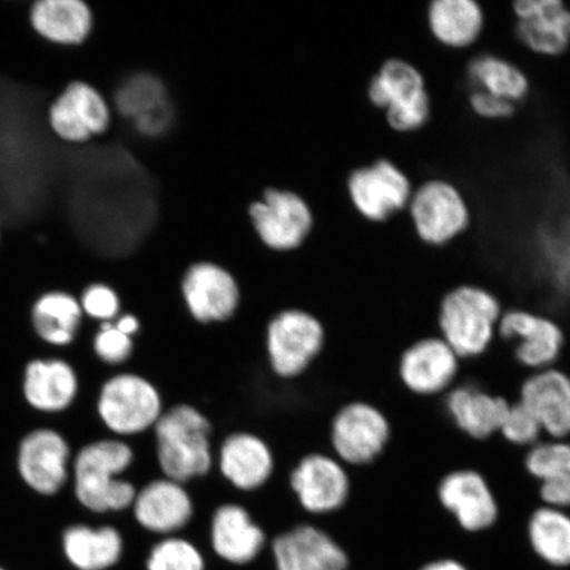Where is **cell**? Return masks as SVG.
<instances>
[{
	"label": "cell",
	"instance_id": "obj_1",
	"mask_svg": "<svg viewBox=\"0 0 570 570\" xmlns=\"http://www.w3.org/2000/svg\"><path fill=\"white\" fill-rule=\"evenodd\" d=\"M503 312L493 289L474 283L454 285L438 305L439 336L461 361L479 358L493 346Z\"/></svg>",
	"mask_w": 570,
	"mask_h": 570
},
{
	"label": "cell",
	"instance_id": "obj_2",
	"mask_svg": "<svg viewBox=\"0 0 570 570\" xmlns=\"http://www.w3.org/2000/svg\"><path fill=\"white\" fill-rule=\"evenodd\" d=\"M153 431L163 476L187 484L210 473L213 424L203 411L176 404L163 412Z\"/></svg>",
	"mask_w": 570,
	"mask_h": 570
},
{
	"label": "cell",
	"instance_id": "obj_3",
	"mask_svg": "<svg viewBox=\"0 0 570 570\" xmlns=\"http://www.w3.org/2000/svg\"><path fill=\"white\" fill-rule=\"evenodd\" d=\"M134 461V449L122 440H99L85 445L75 460L78 502L97 514L131 509L138 489L120 475Z\"/></svg>",
	"mask_w": 570,
	"mask_h": 570
},
{
	"label": "cell",
	"instance_id": "obj_4",
	"mask_svg": "<svg viewBox=\"0 0 570 570\" xmlns=\"http://www.w3.org/2000/svg\"><path fill=\"white\" fill-rule=\"evenodd\" d=\"M366 97L397 135L422 131L432 118V98L424 73L401 56H390L381 62L370 77Z\"/></svg>",
	"mask_w": 570,
	"mask_h": 570
},
{
	"label": "cell",
	"instance_id": "obj_5",
	"mask_svg": "<svg viewBox=\"0 0 570 570\" xmlns=\"http://www.w3.org/2000/svg\"><path fill=\"white\" fill-rule=\"evenodd\" d=\"M412 230L428 247L451 246L473 226V209L465 191L444 176H425L413 187L405 210Z\"/></svg>",
	"mask_w": 570,
	"mask_h": 570
},
{
	"label": "cell",
	"instance_id": "obj_6",
	"mask_svg": "<svg viewBox=\"0 0 570 570\" xmlns=\"http://www.w3.org/2000/svg\"><path fill=\"white\" fill-rule=\"evenodd\" d=\"M387 413L366 401L348 402L334 413L330 440L334 458L344 465L366 468L380 461L392 443Z\"/></svg>",
	"mask_w": 570,
	"mask_h": 570
},
{
	"label": "cell",
	"instance_id": "obj_7",
	"mask_svg": "<svg viewBox=\"0 0 570 570\" xmlns=\"http://www.w3.org/2000/svg\"><path fill=\"white\" fill-rule=\"evenodd\" d=\"M256 238L268 252L288 254L301 249L315 227L308 199L295 190L269 187L247 208Z\"/></svg>",
	"mask_w": 570,
	"mask_h": 570
},
{
	"label": "cell",
	"instance_id": "obj_8",
	"mask_svg": "<svg viewBox=\"0 0 570 570\" xmlns=\"http://www.w3.org/2000/svg\"><path fill=\"white\" fill-rule=\"evenodd\" d=\"M325 344V326L308 311L283 309L267 324L268 365L281 380L302 376L324 352Z\"/></svg>",
	"mask_w": 570,
	"mask_h": 570
},
{
	"label": "cell",
	"instance_id": "obj_9",
	"mask_svg": "<svg viewBox=\"0 0 570 570\" xmlns=\"http://www.w3.org/2000/svg\"><path fill=\"white\" fill-rule=\"evenodd\" d=\"M415 181L386 156L356 167L346 177L348 202L367 223L383 224L405 213Z\"/></svg>",
	"mask_w": 570,
	"mask_h": 570
},
{
	"label": "cell",
	"instance_id": "obj_10",
	"mask_svg": "<svg viewBox=\"0 0 570 570\" xmlns=\"http://www.w3.org/2000/svg\"><path fill=\"white\" fill-rule=\"evenodd\" d=\"M164 411L159 389L137 373L114 375L99 391L98 416L118 436H137L154 430Z\"/></svg>",
	"mask_w": 570,
	"mask_h": 570
},
{
	"label": "cell",
	"instance_id": "obj_11",
	"mask_svg": "<svg viewBox=\"0 0 570 570\" xmlns=\"http://www.w3.org/2000/svg\"><path fill=\"white\" fill-rule=\"evenodd\" d=\"M497 338L514 344V360L530 373L556 366L567 344V333L558 321L523 306L504 309Z\"/></svg>",
	"mask_w": 570,
	"mask_h": 570
},
{
	"label": "cell",
	"instance_id": "obj_12",
	"mask_svg": "<svg viewBox=\"0 0 570 570\" xmlns=\"http://www.w3.org/2000/svg\"><path fill=\"white\" fill-rule=\"evenodd\" d=\"M180 292L185 308L202 325L225 324L240 308L237 277L219 263L199 261L184 271Z\"/></svg>",
	"mask_w": 570,
	"mask_h": 570
},
{
	"label": "cell",
	"instance_id": "obj_13",
	"mask_svg": "<svg viewBox=\"0 0 570 570\" xmlns=\"http://www.w3.org/2000/svg\"><path fill=\"white\" fill-rule=\"evenodd\" d=\"M460 356L440 336H423L405 346L396 362V375L416 397L445 395L458 382Z\"/></svg>",
	"mask_w": 570,
	"mask_h": 570
},
{
	"label": "cell",
	"instance_id": "obj_14",
	"mask_svg": "<svg viewBox=\"0 0 570 570\" xmlns=\"http://www.w3.org/2000/svg\"><path fill=\"white\" fill-rule=\"evenodd\" d=\"M512 36L525 52L558 59L570 49V4L564 0H514Z\"/></svg>",
	"mask_w": 570,
	"mask_h": 570
},
{
	"label": "cell",
	"instance_id": "obj_15",
	"mask_svg": "<svg viewBox=\"0 0 570 570\" xmlns=\"http://www.w3.org/2000/svg\"><path fill=\"white\" fill-rule=\"evenodd\" d=\"M438 502L466 532L491 529L499 518L494 488L481 470L458 468L449 470L438 482Z\"/></svg>",
	"mask_w": 570,
	"mask_h": 570
},
{
	"label": "cell",
	"instance_id": "obj_16",
	"mask_svg": "<svg viewBox=\"0 0 570 570\" xmlns=\"http://www.w3.org/2000/svg\"><path fill=\"white\" fill-rule=\"evenodd\" d=\"M289 488L305 511L326 515L345 508L353 483L344 463L334 455L317 452L297 462L289 474Z\"/></svg>",
	"mask_w": 570,
	"mask_h": 570
},
{
	"label": "cell",
	"instance_id": "obj_17",
	"mask_svg": "<svg viewBox=\"0 0 570 570\" xmlns=\"http://www.w3.org/2000/svg\"><path fill=\"white\" fill-rule=\"evenodd\" d=\"M116 106L120 117L130 120L141 138L166 137L177 120L168 85L158 75L147 71L132 75L120 85Z\"/></svg>",
	"mask_w": 570,
	"mask_h": 570
},
{
	"label": "cell",
	"instance_id": "obj_18",
	"mask_svg": "<svg viewBox=\"0 0 570 570\" xmlns=\"http://www.w3.org/2000/svg\"><path fill=\"white\" fill-rule=\"evenodd\" d=\"M48 119L57 137L70 142H83L109 130L111 111L95 87L75 81L49 107Z\"/></svg>",
	"mask_w": 570,
	"mask_h": 570
},
{
	"label": "cell",
	"instance_id": "obj_19",
	"mask_svg": "<svg viewBox=\"0 0 570 570\" xmlns=\"http://www.w3.org/2000/svg\"><path fill=\"white\" fill-rule=\"evenodd\" d=\"M510 399L472 383L454 384L444 395V411L463 436L487 443L498 436Z\"/></svg>",
	"mask_w": 570,
	"mask_h": 570
},
{
	"label": "cell",
	"instance_id": "obj_20",
	"mask_svg": "<svg viewBox=\"0 0 570 570\" xmlns=\"http://www.w3.org/2000/svg\"><path fill=\"white\" fill-rule=\"evenodd\" d=\"M517 401L529 409L547 439H570V375L553 366L530 373Z\"/></svg>",
	"mask_w": 570,
	"mask_h": 570
},
{
	"label": "cell",
	"instance_id": "obj_21",
	"mask_svg": "<svg viewBox=\"0 0 570 570\" xmlns=\"http://www.w3.org/2000/svg\"><path fill=\"white\" fill-rule=\"evenodd\" d=\"M69 459L70 448L59 432L36 430L19 445V474L36 493L55 495L68 481Z\"/></svg>",
	"mask_w": 570,
	"mask_h": 570
},
{
	"label": "cell",
	"instance_id": "obj_22",
	"mask_svg": "<svg viewBox=\"0 0 570 570\" xmlns=\"http://www.w3.org/2000/svg\"><path fill=\"white\" fill-rule=\"evenodd\" d=\"M428 35L441 48L468 52L479 46L487 11L479 0H431L424 7Z\"/></svg>",
	"mask_w": 570,
	"mask_h": 570
},
{
	"label": "cell",
	"instance_id": "obj_23",
	"mask_svg": "<svg viewBox=\"0 0 570 570\" xmlns=\"http://www.w3.org/2000/svg\"><path fill=\"white\" fill-rule=\"evenodd\" d=\"M218 469L233 488L253 493L273 479L274 452L258 434L234 432L219 446Z\"/></svg>",
	"mask_w": 570,
	"mask_h": 570
},
{
	"label": "cell",
	"instance_id": "obj_24",
	"mask_svg": "<svg viewBox=\"0 0 570 570\" xmlns=\"http://www.w3.org/2000/svg\"><path fill=\"white\" fill-rule=\"evenodd\" d=\"M463 75L469 88L522 105L531 95L530 76L520 63L482 45L465 52Z\"/></svg>",
	"mask_w": 570,
	"mask_h": 570
},
{
	"label": "cell",
	"instance_id": "obj_25",
	"mask_svg": "<svg viewBox=\"0 0 570 570\" xmlns=\"http://www.w3.org/2000/svg\"><path fill=\"white\" fill-rule=\"evenodd\" d=\"M131 509L142 529L163 534L183 530L195 514L194 499L185 484L166 476L138 489Z\"/></svg>",
	"mask_w": 570,
	"mask_h": 570
},
{
	"label": "cell",
	"instance_id": "obj_26",
	"mask_svg": "<svg viewBox=\"0 0 570 570\" xmlns=\"http://www.w3.org/2000/svg\"><path fill=\"white\" fill-rule=\"evenodd\" d=\"M277 570H346L344 550L317 527L297 525L274 541Z\"/></svg>",
	"mask_w": 570,
	"mask_h": 570
},
{
	"label": "cell",
	"instance_id": "obj_27",
	"mask_svg": "<svg viewBox=\"0 0 570 570\" xmlns=\"http://www.w3.org/2000/svg\"><path fill=\"white\" fill-rule=\"evenodd\" d=\"M523 469L541 504L570 511V439H543L527 449Z\"/></svg>",
	"mask_w": 570,
	"mask_h": 570
},
{
	"label": "cell",
	"instance_id": "obj_28",
	"mask_svg": "<svg viewBox=\"0 0 570 570\" xmlns=\"http://www.w3.org/2000/svg\"><path fill=\"white\" fill-rule=\"evenodd\" d=\"M210 532L214 551L234 564L253 561L266 541L265 532L237 503H225L214 511Z\"/></svg>",
	"mask_w": 570,
	"mask_h": 570
},
{
	"label": "cell",
	"instance_id": "obj_29",
	"mask_svg": "<svg viewBox=\"0 0 570 570\" xmlns=\"http://www.w3.org/2000/svg\"><path fill=\"white\" fill-rule=\"evenodd\" d=\"M23 392L27 403L35 410L66 411L78 394L76 370L62 360L31 361L26 367Z\"/></svg>",
	"mask_w": 570,
	"mask_h": 570
},
{
	"label": "cell",
	"instance_id": "obj_30",
	"mask_svg": "<svg viewBox=\"0 0 570 570\" xmlns=\"http://www.w3.org/2000/svg\"><path fill=\"white\" fill-rule=\"evenodd\" d=\"M31 20L36 31L59 45H81L92 28V13L81 0H41L35 3Z\"/></svg>",
	"mask_w": 570,
	"mask_h": 570
},
{
	"label": "cell",
	"instance_id": "obj_31",
	"mask_svg": "<svg viewBox=\"0 0 570 570\" xmlns=\"http://www.w3.org/2000/svg\"><path fill=\"white\" fill-rule=\"evenodd\" d=\"M63 551L68 560L81 570H104L117 564L124 551V540L118 530L105 525H73L63 533Z\"/></svg>",
	"mask_w": 570,
	"mask_h": 570
},
{
	"label": "cell",
	"instance_id": "obj_32",
	"mask_svg": "<svg viewBox=\"0 0 570 570\" xmlns=\"http://www.w3.org/2000/svg\"><path fill=\"white\" fill-rule=\"evenodd\" d=\"M82 317L80 301L67 292H49L32 308L35 332L53 346L70 345L80 331Z\"/></svg>",
	"mask_w": 570,
	"mask_h": 570
},
{
	"label": "cell",
	"instance_id": "obj_33",
	"mask_svg": "<svg viewBox=\"0 0 570 570\" xmlns=\"http://www.w3.org/2000/svg\"><path fill=\"white\" fill-rule=\"evenodd\" d=\"M527 534L533 552L547 564L570 566V511L539 505L529 518Z\"/></svg>",
	"mask_w": 570,
	"mask_h": 570
},
{
	"label": "cell",
	"instance_id": "obj_34",
	"mask_svg": "<svg viewBox=\"0 0 570 570\" xmlns=\"http://www.w3.org/2000/svg\"><path fill=\"white\" fill-rule=\"evenodd\" d=\"M498 436L502 439L504 444L524 449V451L544 439L537 417L517 399L510 403Z\"/></svg>",
	"mask_w": 570,
	"mask_h": 570
},
{
	"label": "cell",
	"instance_id": "obj_35",
	"mask_svg": "<svg viewBox=\"0 0 570 570\" xmlns=\"http://www.w3.org/2000/svg\"><path fill=\"white\" fill-rule=\"evenodd\" d=\"M148 570H204V560L189 541L168 538L149 554Z\"/></svg>",
	"mask_w": 570,
	"mask_h": 570
},
{
	"label": "cell",
	"instance_id": "obj_36",
	"mask_svg": "<svg viewBox=\"0 0 570 570\" xmlns=\"http://www.w3.org/2000/svg\"><path fill=\"white\" fill-rule=\"evenodd\" d=\"M92 348L106 365L120 366L131 360L135 352L134 338L119 332L112 323H102L92 340Z\"/></svg>",
	"mask_w": 570,
	"mask_h": 570
},
{
	"label": "cell",
	"instance_id": "obj_37",
	"mask_svg": "<svg viewBox=\"0 0 570 570\" xmlns=\"http://www.w3.org/2000/svg\"><path fill=\"white\" fill-rule=\"evenodd\" d=\"M466 81V80H465ZM465 104L472 116L482 122L501 124L514 118L520 105L488 95L479 89L465 87Z\"/></svg>",
	"mask_w": 570,
	"mask_h": 570
},
{
	"label": "cell",
	"instance_id": "obj_38",
	"mask_svg": "<svg viewBox=\"0 0 570 570\" xmlns=\"http://www.w3.org/2000/svg\"><path fill=\"white\" fill-rule=\"evenodd\" d=\"M80 304L83 315L101 321V324L116 321L122 308L117 291L104 283L90 284L83 291Z\"/></svg>",
	"mask_w": 570,
	"mask_h": 570
},
{
	"label": "cell",
	"instance_id": "obj_39",
	"mask_svg": "<svg viewBox=\"0 0 570 570\" xmlns=\"http://www.w3.org/2000/svg\"><path fill=\"white\" fill-rule=\"evenodd\" d=\"M114 325H116L119 332H122L126 336L131 338L137 336L141 327L139 317L132 315V313L120 315L116 321H114Z\"/></svg>",
	"mask_w": 570,
	"mask_h": 570
},
{
	"label": "cell",
	"instance_id": "obj_40",
	"mask_svg": "<svg viewBox=\"0 0 570 570\" xmlns=\"http://www.w3.org/2000/svg\"><path fill=\"white\" fill-rule=\"evenodd\" d=\"M422 570H468L465 567L461 564V562L443 559L431 562V564L425 566Z\"/></svg>",
	"mask_w": 570,
	"mask_h": 570
},
{
	"label": "cell",
	"instance_id": "obj_41",
	"mask_svg": "<svg viewBox=\"0 0 570 570\" xmlns=\"http://www.w3.org/2000/svg\"><path fill=\"white\" fill-rule=\"evenodd\" d=\"M0 570H3L2 568H0Z\"/></svg>",
	"mask_w": 570,
	"mask_h": 570
}]
</instances>
